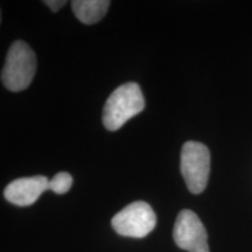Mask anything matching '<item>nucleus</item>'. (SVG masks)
I'll return each instance as SVG.
<instances>
[{
  "instance_id": "nucleus-1",
  "label": "nucleus",
  "mask_w": 252,
  "mask_h": 252,
  "mask_svg": "<svg viewBox=\"0 0 252 252\" xmlns=\"http://www.w3.org/2000/svg\"><path fill=\"white\" fill-rule=\"evenodd\" d=\"M145 109V98L137 83L118 87L106 99L103 110V124L109 131H117Z\"/></svg>"
},
{
  "instance_id": "nucleus-2",
  "label": "nucleus",
  "mask_w": 252,
  "mask_h": 252,
  "mask_svg": "<svg viewBox=\"0 0 252 252\" xmlns=\"http://www.w3.org/2000/svg\"><path fill=\"white\" fill-rule=\"evenodd\" d=\"M36 70V58L24 41H14L9 47L1 71V82L9 91L27 89Z\"/></svg>"
},
{
  "instance_id": "nucleus-3",
  "label": "nucleus",
  "mask_w": 252,
  "mask_h": 252,
  "mask_svg": "<svg viewBox=\"0 0 252 252\" xmlns=\"http://www.w3.org/2000/svg\"><path fill=\"white\" fill-rule=\"evenodd\" d=\"M180 168L189 191L202 193L210 173V152L206 145L187 141L181 150Z\"/></svg>"
},
{
  "instance_id": "nucleus-4",
  "label": "nucleus",
  "mask_w": 252,
  "mask_h": 252,
  "mask_svg": "<svg viewBox=\"0 0 252 252\" xmlns=\"http://www.w3.org/2000/svg\"><path fill=\"white\" fill-rule=\"evenodd\" d=\"M111 225L121 236L143 238L156 228L157 216L149 203L135 201L113 216Z\"/></svg>"
},
{
  "instance_id": "nucleus-5",
  "label": "nucleus",
  "mask_w": 252,
  "mask_h": 252,
  "mask_svg": "<svg viewBox=\"0 0 252 252\" xmlns=\"http://www.w3.org/2000/svg\"><path fill=\"white\" fill-rule=\"evenodd\" d=\"M173 238L175 244L188 252H210L203 223L191 210L185 209L176 217Z\"/></svg>"
},
{
  "instance_id": "nucleus-6",
  "label": "nucleus",
  "mask_w": 252,
  "mask_h": 252,
  "mask_svg": "<svg viewBox=\"0 0 252 252\" xmlns=\"http://www.w3.org/2000/svg\"><path fill=\"white\" fill-rule=\"evenodd\" d=\"M49 187L46 176L36 175L13 180L6 186L4 196L8 202L19 207H27L35 203L43 191Z\"/></svg>"
},
{
  "instance_id": "nucleus-7",
  "label": "nucleus",
  "mask_w": 252,
  "mask_h": 252,
  "mask_svg": "<svg viewBox=\"0 0 252 252\" xmlns=\"http://www.w3.org/2000/svg\"><path fill=\"white\" fill-rule=\"evenodd\" d=\"M111 2L108 0H74L71 8L81 23L93 25L106 14Z\"/></svg>"
},
{
  "instance_id": "nucleus-8",
  "label": "nucleus",
  "mask_w": 252,
  "mask_h": 252,
  "mask_svg": "<svg viewBox=\"0 0 252 252\" xmlns=\"http://www.w3.org/2000/svg\"><path fill=\"white\" fill-rule=\"evenodd\" d=\"M72 186V178L67 172H60L52 180H49V187L55 194H65Z\"/></svg>"
},
{
  "instance_id": "nucleus-9",
  "label": "nucleus",
  "mask_w": 252,
  "mask_h": 252,
  "mask_svg": "<svg viewBox=\"0 0 252 252\" xmlns=\"http://www.w3.org/2000/svg\"><path fill=\"white\" fill-rule=\"evenodd\" d=\"M43 4L48 6L53 12H58L59 9H61L63 6L67 4V1H64V0H62V1L61 0H45Z\"/></svg>"
}]
</instances>
